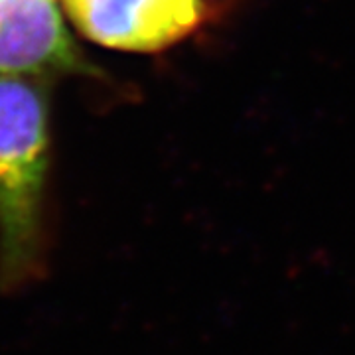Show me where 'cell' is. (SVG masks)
<instances>
[{"label": "cell", "instance_id": "2", "mask_svg": "<svg viewBox=\"0 0 355 355\" xmlns=\"http://www.w3.org/2000/svg\"><path fill=\"white\" fill-rule=\"evenodd\" d=\"M73 24L105 48L156 51L202 22L200 0H62Z\"/></svg>", "mask_w": 355, "mask_h": 355}, {"label": "cell", "instance_id": "1", "mask_svg": "<svg viewBox=\"0 0 355 355\" xmlns=\"http://www.w3.org/2000/svg\"><path fill=\"white\" fill-rule=\"evenodd\" d=\"M48 105L38 83L0 76V294L30 291L48 275Z\"/></svg>", "mask_w": 355, "mask_h": 355}, {"label": "cell", "instance_id": "3", "mask_svg": "<svg viewBox=\"0 0 355 355\" xmlns=\"http://www.w3.org/2000/svg\"><path fill=\"white\" fill-rule=\"evenodd\" d=\"M91 71L55 0H0V76Z\"/></svg>", "mask_w": 355, "mask_h": 355}]
</instances>
